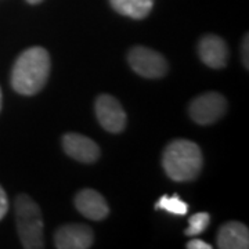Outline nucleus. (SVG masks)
<instances>
[{
  "label": "nucleus",
  "instance_id": "nucleus-1",
  "mask_svg": "<svg viewBox=\"0 0 249 249\" xmlns=\"http://www.w3.org/2000/svg\"><path fill=\"white\" fill-rule=\"evenodd\" d=\"M50 75V55L43 47H31L19 54L11 71V86L19 94L34 96L45 88Z\"/></svg>",
  "mask_w": 249,
  "mask_h": 249
},
{
  "label": "nucleus",
  "instance_id": "nucleus-2",
  "mask_svg": "<svg viewBox=\"0 0 249 249\" xmlns=\"http://www.w3.org/2000/svg\"><path fill=\"white\" fill-rule=\"evenodd\" d=\"M202 163V152L198 144L183 139L170 142L162 157L163 169L175 181H190L198 178Z\"/></svg>",
  "mask_w": 249,
  "mask_h": 249
},
{
  "label": "nucleus",
  "instance_id": "nucleus-3",
  "mask_svg": "<svg viewBox=\"0 0 249 249\" xmlns=\"http://www.w3.org/2000/svg\"><path fill=\"white\" fill-rule=\"evenodd\" d=\"M16 220L21 245L27 249H42L43 242V217L40 208L27 194L16 199Z\"/></svg>",
  "mask_w": 249,
  "mask_h": 249
},
{
  "label": "nucleus",
  "instance_id": "nucleus-4",
  "mask_svg": "<svg viewBox=\"0 0 249 249\" xmlns=\"http://www.w3.org/2000/svg\"><path fill=\"white\" fill-rule=\"evenodd\" d=\"M127 60L132 70L142 78L158 79L166 75L168 72V62L165 57L158 52L144 46L133 47L129 52Z\"/></svg>",
  "mask_w": 249,
  "mask_h": 249
},
{
  "label": "nucleus",
  "instance_id": "nucleus-5",
  "mask_svg": "<svg viewBox=\"0 0 249 249\" xmlns=\"http://www.w3.org/2000/svg\"><path fill=\"white\" fill-rule=\"evenodd\" d=\"M227 109V101L219 93H205L190 104V116L198 124H212L219 121Z\"/></svg>",
  "mask_w": 249,
  "mask_h": 249
},
{
  "label": "nucleus",
  "instance_id": "nucleus-6",
  "mask_svg": "<svg viewBox=\"0 0 249 249\" xmlns=\"http://www.w3.org/2000/svg\"><path fill=\"white\" fill-rule=\"evenodd\" d=\"M96 116L100 124L109 133H121L126 126V112L121 103L109 94L97 97Z\"/></svg>",
  "mask_w": 249,
  "mask_h": 249
},
{
  "label": "nucleus",
  "instance_id": "nucleus-7",
  "mask_svg": "<svg viewBox=\"0 0 249 249\" xmlns=\"http://www.w3.org/2000/svg\"><path fill=\"white\" fill-rule=\"evenodd\" d=\"M93 240V230L85 224H65L54 234V245L58 249H88Z\"/></svg>",
  "mask_w": 249,
  "mask_h": 249
},
{
  "label": "nucleus",
  "instance_id": "nucleus-8",
  "mask_svg": "<svg viewBox=\"0 0 249 249\" xmlns=\"http://www.w3.org/2000/svg\"><path fill=\"white\" fill-rule=\"evenodd\" d=\"M62 148L73 160L93 163L100 158V147L91 139L79 133H67L62 137Z\"/></svg>",
  "mask_w": 249,
  "mask_h": 249
},
{
  "label": "nucleus",
  "instance_id": "nucleus-9",
  "mask_svg": "<svg viewBox=\"0 0 249 249\" xmlns=\"http://www.w3.org/2000/svg\"><path fill=\"white\" fill-rule=\"evenodd\" d=\"M198 53L205 65L220 70L229 61V47L222 37L216 35H206L199 40Z\"/></svg>",
  "mask_w": 249,
  "mask_h": 249
},
{
  "label": "nucleus",
  "instance_id": "nucleus-10",
  "mask_svg": "<svg viewBox=\"0 0 249 249\" xmlns=\"http://www.w3.org/2000/svg\"><path fill=\"white\" fill-rule=\"evenodd\" d=\"M75 206L86 219L100 222L109 213L107 201L96 190L85 188L75 196Z\"/></svg>",
  "mask_w": 249,
  "mask_h": 249
},
{
  "label": "nucleus",
  "instance_id": "nucleus-11",
  "mask_svg": "<svg viewBox=\"0 0 249 249\" xmlns=\"http://www.w3.org/2000/svg\"><path fill=\"white\" fill-rule=\"evenodd\" d=\"M217 247L220 249L249 248L248 227L240 222H227L217 232Z\"/></svg>",
  "mask_w": 249,
  "mask_h": 249
},
{
  "label": "nucleus",
  "instance_id": "nucleus-12",
  "mask_svg": "<svg viewBox=\"0 0 249 249\" xmlns=\"http://www.w3.org/2000/svg\"><path fill=\"white\" fill-rule=\"evenodd\" d=\"M119 14L133 19H142L151 13L154 0H109Z\"/></svg>",
  "mask_w": 249,
  "mask_h": 249
},
{
  "label": "nucleus",
  "instance_id": "nucleus-13",
  "mask_svg": "<svg viewBox=\"0 0 249 249\" xmlns=\"http://www.w3.org/2000/svg\"><path fill=\"white\" fill-rule=\"evenodd\" d=\"M155 209H162V211H166L168 213L184 216L188 212V205L183 199H180L178 194L172 196H162L160 201L155 204Z\"/></svg>",
  "mask_w": 249,
  "mask_h": 249
},
{
  "label": "nucleus",
  "instance_id": "nucleus-14",
  "mask_svg": "<svg viewBox=\"0 0 249 249\" xmlns=\"http://www.w3.org/2000/svg\"><path fill=\"white\" fill-rule=\"evenodd\" d=\"M188 227L186 229L184 234L188 237H194L206 230V227L209 226L211 222V214L206 212H199V213L193 214L188 220Z\"/></svg>",
  "mask_w": 249,
  "mask_h": 249
},
{
  "label": "nucleus",
  "instance_id": "nucleus-15",
  "mask_svg": "<svg viewBox=\"0 0 249 249\" xmlns=\"http://www.w3.org/2000/svg\"><path fill=\"white\" fill-rule=\"evenodd\" d=\"M9 211V199H7V196L4 193V190L0 186V220L4 217V214L7 213Z\"/></svg>",
  "mask_w": 249,
  "mask_h": 249
},
{
  "label": "nucleus",
  "instance_id": "nucleus-16",
  "mask_svg": "<svg viewBox=\"0 0 249 249\" xmlns=\"http://www.w3.org/2000/svg\"><path fill=\"white\" fill-rule=\"evenodd\" d=\"M249 36L245 35L244 37V42H242V46H241V54H242V62L245 65V68L248 70L249 65V55H248V49H249V42H248Z\"/></svg>",
  "mask_w": 249,
  "mask_h": 249
},
{
  "label": "nucleus",
  "instance_id": "nucleus-17",
  "mask_svg": "<svg viewBox=\"0 0 249 249\" xmlns=\"http://www.w3.org/2000/svg\"><path fill=\"white\" fill-rule=\"evenodd\" d=\"M188 249H212V247L209 244H206L205 241L201 240H191L187 244Z\"/></svg>",
  "mask_w": 249,
  "mask_h": 249
},
{
  "label": "nucleus",
  "instance_id": "nucleus-18",
  "mask_svg": "<svg viewBox=\"0 0 249 249\" xmlns=\"http://www.w3.org/2000/svg\"><path fill=\"white\" fill-rule=\"evenodd\" d=\"M28 3H31V4H37V3H40L42 0H27Z\"/></svg>",
  "mask_w": 249,
  "mask_h": 249
},
{
  "label": "nucleus",
  "instance_id": "nucleus-19",
  "mask_svg": "<svg viewBox=\"0 0 249 249\" xmlns=\"http://www.w3.org/2000/svg\"><path fill=\"white\" fill-rule=\"evenodd\" d=\"M0 109H1V89H0Z\"/></svg>",
  "mask_w": 249,
  "mask_h": 249
}]
</instances>
